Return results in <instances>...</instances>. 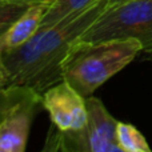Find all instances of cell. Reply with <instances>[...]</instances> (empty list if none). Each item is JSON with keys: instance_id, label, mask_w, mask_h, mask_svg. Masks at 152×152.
<instances>
[{"instance_id": "obj_1", "label": "cell", "mask_w": 152, "mask_h": 152, "mask_svg": "<svg viewBox=\"0 0 152 152\" xmlns=\"http://www.w3.org/2000/svg\"><path fill=\"white\" fill-rule=\"evenodd\" d=\"M108 8L97 0L87 10L43 27L21 47L3 52L7 86L31 87L39 94L63 80V66L84 32Z\"/></svg>"}, {"instance_id": "obj_2", "label": "cell", "mask_w": 152, "mask_h": 152, "mask_svg": "<svg viewBox=\"0 0 152 152\" xmlns=\"http://www.w3.org/2000/svg\"><path fill=\"white\" fill-rule=\"evenodd\" d=\"M142 51L143 44L137 39L76 43L63 66V80L88 97Z\"/></svg>"}, {"instance_id": "obj_3", "label": "cell", "mask_w": 152, "mask_h": 152, "mask_svg": "<svg viewBox=\"0 0 152 152\" xmlns=\"http://www.w3.org/2000/svg\"><path fill=\"white\" fill-rule=\"evenodd\" d=\"M43 96L31 87H0V152H24Z\"/></svg>"}, {"instance_id": "obj_4", "label": "cell", "mask_w": 152, "mask_h": 152, "mask_svg": "<svg viewBox=\"0 0 152 152\" xmlns=\"http://www.w3.org/2000/svg\"><path fill=\"white\" fill-rule=\"evenodd\" d=\"M151 29L152 0H127L108 7L77 43L118 39H137L142 42Z\"/></svg>"}, {"instance_id": "obj_5", "label": "cell", "mask_w": 152, "mask_h": 152, "mask_svg": "<svg viewBox=\"0 0 152 152\" xmlns=\"http://www.w3.org/2000/svg\"><path fill=\"white\" fill-rule=\"evenodd\" d=\"M88 120L81 129L63 132L61 152H110L116 144L119 121L97 97H86Z\"/></svg>"}, {"instance_id": "obj_6", "label": "cell", "mask_w": 152, "mask_h": 152, "mask_svg": "<svg viewBox=\"0 0 152 152\" xmlns=\"http://www.w3.org/2000/svg\"><path fill=\"white\" fill-rule=\"evenodd\" d=\"M43 96V107L50 113L52 123L61 132L77 131L87 124L86 97L66 80H61L48 88Z\"/></svg>"}, {"instance_id": "obj_7", "label": "cell", "mask_w": 152, "mask_h": 152, "mask_svg": "<svg viewBox=\"0 0 152 152\" xmlns=\"http://www.w3.org/2000/svg\"><path fill=\"white\" fill-rule=\"evenodd\" d=\"M50 3L31 5L4 34L0 36V52L21 47L40 29L42 20Z\"/></svg>"}, {"instance_id": "obj_8", "label": "cell", "mask_w": 152, "mask_h": 152, "mask_svg": "<svg viewBox=\"0 0 152 152\" xmlns=\"http://www.w3.org/2000/svg\"><path fill=\"white\" fill-rule=\"evenodd\" d=\"M97 0H51L42 20L40 28L50 27L72 13H77L80 11L87 10Z\"/></svg>"}, {"instance_id": "obj_9", "label": "cell", "mask_w": 152, "mask_h": 152, "mask_svg": "<svg viewBox=\"0 0 152 152\" xmlns=\"http://www.w3.org/2000/svg\"><path fill=\"white\" fill-rule=\"evenodd\" d=\"M116 142L126 152H152L142 132L128 123H118Z\"/></svg>"}, {"instance_id": "obj_10", "label": "cell", "mask_w": 152, "mask_h": 152, "mask_svg": "<svg viewBox=\"0 0 152 152\" xmlns=\"http://www.w3.org/2000/svg\"><path fill=\"white\" fill-rule=\"evenodd\" d=\"M31 5L0 1V36L26 12Z\"/></svg>"}, {"instance_id": "obj_11", "label": "cell", "mask_w": 152, "mask_h": 152, "mask_svg": "<svg viewBox=\"0 0 152 152\" xmlns=\"http://www.w3.org/2000/svg\"><path fill=\"white\" fill-rule=\"evenodd\" d=\"M61 140H63V132L52 123L40 152H61Z\"/></svg>"}, {"instance_id": "obj_12", "label": "cell", "mask_w": 152, "mask_h": 152, "mask_svg": "<svg viewBox=\"0 0 152 152\" xmlns=\"http://www.w3.org/2000/svg\"><path fill=\"white\" fill-rule=\"evenodd\" d=\"M7 3H15V4H23V5H35V4H43V3H51V0H1Z\"/></svg>"}, {"instance_id": "obj_13", "label": "cell", "mask_w": 152, "mask_h": 152, "mask_svg": "<svg viewBox=\"0 0 152 152\" xmlns=\"http://www.w3.org/2000/svg\"><path fill=\"white\" fill-rule=\"evenodd\" d=\"M7 86V71H5L4 60H3V53L0 52V87Z\"/></svg>"}, {"instance_id": "obj_14", "label": "cell", "mask_w": 152, "mask_h": 152, "mask_svg": "<svg viewBox=\"0 0 152 152\" xmlns=\"http://www.w3.org/2000/svg\"><path fill=\"white\" fill-rule=\"evenodd\" d=\"M142 44H143V51H145V52H152V29L150 34L142 40Z\"/></svg>"}, {"instance_id": "obj_15", "label": "cell", "mask_w": 152, "mask_h": 152, "mask_svg": "<svg viewBox=\"0 0 152 152\" xmlns=\"http://www.w3.org/2000/svg\"><path fill=\"white\" fill-rule=\"evenodd\" d=\"M110 152H126V151H124L123 148H121L120 145L118 144V143H116V144L113 145V147H112V148H111V150H110Z\"/></svg>"}, {"instance_id": "obj_16", "label": "cell", "mask_w": 152, "mask_h": 152, "mask_svg": "<svg viewBox=\"0 0 152 152\" xmlns=\"http://www.w3.org/2000/svg\"><path fill=\"white\" fill-rule=\"evenodd\" d=\"M127 0H108V7H112V5H116V4H120V3H124Z\"/></svg>"}, {"instance_id": "obj_17", "label": "cell", "mask_w": 152, "mask_h": 152, "mask_svg": "<svg viewBox=\"0 0 152 152\" xmlns=\"http://www.w3.org/2000/svg\"><path fill=\"white\" fill-rule=\"evenodd\" d=\"M0 1H1V0H0Z\"/></svg>"}]
</instances>
